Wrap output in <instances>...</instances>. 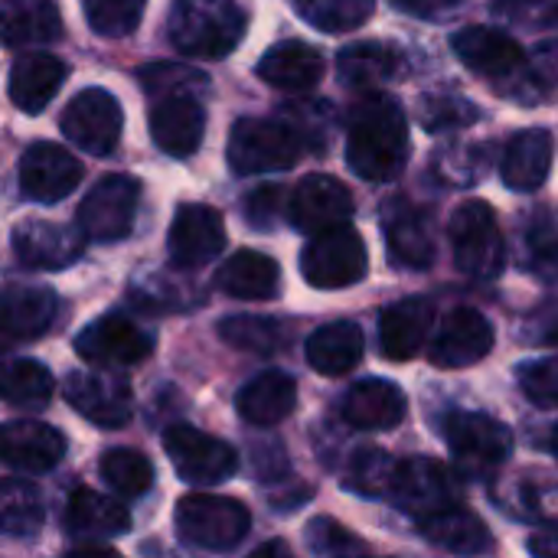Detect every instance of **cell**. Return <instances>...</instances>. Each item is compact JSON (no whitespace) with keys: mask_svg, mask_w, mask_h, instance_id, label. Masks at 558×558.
Returning <instances> with one entry per match:
<instances>
[{"mask_svg":"<svg viewBox=\"0 0 558 558\" xmlns=\"http://www.w3.org/2000/svg\"><path fill=\"white\" fill-rule=\"evenodd\" d=\"M409 160V124L402 108L379 92H369L350 114L347 163L363 180H392Z\"/></svg>","mask_w":558,"mask_h":558,"instance_id":"6da1fadb","label":"cell"},{"mask_svg":"<svg viewBox=\"0 0 558 558\" xmlns=\"http://www.w3.org/2000/svg\"><path fill=\"white\" fill-rule=\"evenodd\" d=\"M248 16L235 0H173L167 16L170 43L193 59H222L245 36Z\"/></svg>","mask_w":558,"mask_h":558,"instance_id":"7a4b0ae2","label":"cell"},{"mask_svg":"<svg viewBox=\"0 0 558 558\" xmlns=\"http://www.w3.org/2000/svg\"><path fill=\"white\" fill-rule=\"evenodd\" d=\"M451 46L464 59V65L474 69L477 75L490 78L500 95H513L520 101L543 98V92H539L543 82L530 69V62L513 36H507L500 29H487V26H464L451 39Z\"/></svg>","mask_w":558,"mask_h":558,"instance_id":"3957f363","label":"cell"},{"mask_svg":"<svg viewBox=\"0 0 558 558\" xmlns=\"http://www.w3.org/2000/svg\"><path fill=\"white\" fill-rule=\"evenodd\" d=\"M177 533L186 546L206 549V553H229L235 549L248 530L252 517L248 510L232 497L216 494H190L177 504Z\"/></svg>","mask_w":558,"mask_h":558,"instance_id":"277c9868","label":"cell"},{"mask_svg":"<svg viewBox=\"0 0 558 558\" xmlns=\"http://www.w3.org/2000/svg\"><path fill=\"white\" fill-rule=\"evenodd\" d=\"M304 154L301 141L281 118H239L229 134V167L239 177L291 170Z\"/></svg>","mask_w":558,"mask_h":558,"instance_id":"5b68a950","label":"cell"},{"mask_svg":"<svg viewBox=\"0 0 558 558\" xmlns=\"http://www.w3.org/2000/svg\"><path fill=\"white\" fill-rule=\"evenodd\" d=\"M445 441L464 477H487L510 461L513 435L504 422L484 412H454L445 422Z\"/></svg>","mask_w":558,"mask_h":558,"instance_id":"8992f818","label":"cell"},{"mask_svg":"<svg viewBox=\"0 0 558 558\" xmlns=\"http://www.w3.org/2000/svg\"><path fill=\"white\" fill-rule=\"evenodd\" d=\"M451 245H454V262L468 278H497L507 262V245L504 232L497 226V213L481 203L468 199L458 206L451 216Z\"/></svg>","mask_w":558,"mask_h":558,"instance_id":"52a82bcc","label":"cell"},{"mask_svg":"<svg viewBox=\"0 0 558 558\" xmlns=\"http://www.w3.org/2000/svg\"><path fill=\"white\" fill-rule=\"evenodd\" d=\"M366 265H369L366 245H363L360 232H353L347 222L317 232L311 239V245H304V252H301L304 281L320 291H340V288L363 281Z\"/></svg>","mask_w":558,"mask_h":558,"instance_id":"ba28073f","label":"cell"},{"mask_svg":"<svg viewBox=\"0 0 558 558\" xmlns=\"http://www.w3.org/2000/svg\"><path fill=\"white\" fill-rule=\"evenodd\" d=\"M386 500H392L402 513L425 520L432 513H441L461 500L458 477L432 458H405L396 461Z\"/></svg>","mask_w":558,"mask_h":558,"instance_id":"9c48e42d","label":"cell"},{"mask_svg":"<svg viewBox=\"0 0 558 558\" xmlns=\"http://www.w3.org/2000/svg\"><path fill=\"white\" fill-rule=\"evenodd\" d=\"M141 203V183L124 173H111L92 186V193L82 199L75 226L85 239L95 242H118L131 235Z\"/></svg>","mask_w":558,"mask_h":558,"instance_id":"30bf717a","label":"cell"},{"mask_svg":"<svg viewBox=\"0 0 558 558\" xmlns=\"http://www.w3.org/2000/svg\"><path fill=\"white\" fill-rule=\"evenodd\" d=\"M163 451L173 464V471L199 487L222 484L235 474L239 454L232 445L193 428V425H173L163 435Z\"/></svg>","mask_w":558,"mask_h":558,"instance_id":"8fae6325","label":"cell"},{"mask_svg":"<svg viewBox=\"0 0 558 558\" xmlns=\"http://www.w3.org/2000/svg\"><path fill=\"white\" fill-rule=\"evenodd\" d=\"M59 128L85 154L105 157L121 141L124 114H121V105H118V98L111 92H105V88H85V92H78L65 105V111L59 118Z\"/></svg>","mask_w":558,"mask_h":558,"instance_id":"7c38bea8","label":"cell"},{"mask_svg":"<svg viewBox=\"0 0 558 558\" xmlns=\"http://www.w3.org/2000/svg\"><path fill=\"white\" fill-rule=\"evenodd\" d=\"M75 353L92 366H137L154 353V337L124 314H105L75 337Z\"/></svg>","mask_w":558,"mask_h":558,"instance_id":"4fadbf2b","label":"cell"},{"mask_svg":"<svg viewBox=\"0 0 558 558\" xmlns=\"http://www.w3.org/2000/svg\"><path fill=\"white\" fill-rule=\"evenodd\" d=\"M59 320V294L43 284L0 288V353L46 337Z\"/></svg>","mask_w":558,"mask_h":558,"instance_id":"5bb4252c","label":"cell"},{"mask_svg":"<svg viewBox=\"0 0 558 558\" xmlns=\"http://www.w3.org/2000/svg\"><path fill=\"white\" fill-rule=\"evenodd\" d=\"M78 180H82L78 160L52 141H36L20 157V190L33 203L43 206L59 203L78 186Z\"/></svg>","mask_w":558,"mask_h":558,"instance_id":"9a60e30c","label":"cell"},{"mask_svg":"<svg viewBox=\"0 0 558 558\" xmlns=\"http://www.w3.org/2000/svg\"><path fill=\"white\" fill-rule=\"evenodd\" d=\"M226 245V222L219 209L203 203H186L177 209L167 235V252L177 268H199L213 262Z\"/></svg>","mask_w":558,"mask_h":558,"instance_id":"2e32d148","label":"cell"},{"mask_svg":"<svg viewBox=\"0 0 558 558\" xmlns=\"http://www.w3.org/2000/svg\"><path fill=\"white\" fill-rule=\"evenodd\" d=\"M288 216L294 229L317 235L324 229L343 226L353 216V193L337 177L311 173L294 186L288 199Z\"/></svg>","mask_w":558,"mask_h":558,"instance_id":"e0dca14e","label":"cell"},{"mask_svg":"<svg viewBox=\"0 0 558 558\" xmlns=\"http://www.w3.org/2000/svg\"><path fill=\"white\" fill-rule=\"evenodd\" d=\"M69 405L101 428H121L131 422L134 412V392L121 376L111 373H75L65 383Z\"/></svg>","mask_w":558,"mask_h":558,"instance_id":"ac0fdd59","label":"cell"},{"mask_svg":"<svg viewBox=\"0 0 558 558\" xmlns=\"http://www.w3.org/2000/svg\"><path fill=\"white\" fill-rule=\"evenodd\" d=\"M386 226V248L392 265L425 271L435 262V226L425 209L409 199H392L383 209Z\"/></svg>","mask_w":558,"mask_h":558,"instance_id":"d6986e66","label":"cell"},{"mask_svg":"<svg viewBox=\"0 0 558 558\" xmlns=\"http://www.w3.org/2000/svg\"><path fill=\"white\" fill-rule=\"evenodd\" d=\"M494 347V324L471 307H458L445 317L432 340V363L441 369H464L481 363Z\"/></svg>","mask_w":558,"mask_h":558,"instance_id":"ffe728a7","label":"cell"},{"mask_svg":"<svg viewBox=\"0 0 558 558\" xmlns=\"http://www.w3.org/2000/svg\"><path fill=\"white\" fill-rule=\"evenodd\" d=\"M13 255L26 268L39 271H56L72 265L85 252V235L78 226H59V222H43V219H26L13 229Z\"/></svg>","mask_w":558,"mask_h":558,"instance_id":"44dd1931","label":"cell"},{"mask_svg":"<svg viewBox=\"0 0 558 558\" xmlns=\"http://www.w3.org/2000/svg\"><path fill=\"white\" fill-rule=\"evenodd\" d=\"M206 134V111L196 95L160 98L150 111V137L170 157H190L199 150Z\"/></svg>","mask_w":558,"mask_h":558,"instance_id":"7402d4cb","label":"cell"},{"mask_svg":"<svg viewBox=\"0 0 558 558\" xmlns=\"http://www.w3.org/2000/svg\"><path fill=\"white\" fill-rule=\"evenodd\" d=\"M65 454V438L52 425L43 422H7L0 425V461L26 471L43 474L52 471Z\"/></svg>","mask_w":558,"mask_h":558,"instance_id":"603a6c76","label":"cell"},{"mask_svg":"<svg viewBox=\"0 0 558 558\" xmlns=\"http://www.w3.org/2000/svg\"><path fill=\"white\" fill-rule=\"evenodd\" d=\"M435 320V304L428 298H405L383 311L379 317V347L389 360L405 363L418 356Z\"/></svg>","mask_w":558,"mask_h":558,"instance_id":"cb8c5ba5","label":"cell"},{"mask_svg":"<svg viewBox=\"0 0 558 558\" xmlns=\"http://www.w3.org/2000/svg\"><path fill=\"white\" fill-rule=\"evenodd\" d=\"M65 75H69V65L59 56L26 52L10 69V101L26 114H39L62 88Z\"/></svg>","mask_w":558,"mask_h":558,"instance_id":"d4e9b609","label":"cell"},{"mask_svg":"<svg viewBox=\"0 0 558 558\" xmlns=\"http://www.w3.org/2000/svg\"><path fill=\"white\" fill-rule=\"evenodd\" d=\"M294 402H298V383L281 369L258 373L235 396L239 415L258 428H271V425L284 422L294 412Z\"/></svg>","mask_w":558,"mask_h":558,"instance_id":"484cf974","label":"cell"},{"mask_svg":"<svg viewBox=\"0 0 558 558\" xmlns=\"http://www.w3.org/2000/svg\"><path fill=\"white\" fill-rule=\"evenodd\" d=\"M343 418L360 432H392L405 418V396L386 379H363L347 392Z\"/></svg>","mask_w":558,"mask_h":558,"instance_id":"4316f807","label":"cell"},{"mask_svg":"<svg viewBox=\"0 0 558 558\" xmlns=\"http://www.w3.org/2000/svg\"><path fill=\"white\" fill-rule=\"evenodd\" d=\"M62 36V16L52 0H0V46L23 49Z\"/></svg>","mask_w":558,"mask_h":558,"instance_id":"83f0119b","label":"cell"},{"mask_svg":"<svg viewBox=\"0 0 558 558\" xmlns=\"http://www.w3.org/2000/svg\"><path fill=\"white\" fill-rule=\"evenodd\" d=\"M549 167H553V134L543 128H533V131H520L510 137L500 173L510 190L533 193L546 183Z\"/></svg>","mask_w":558,"mask_h":558,"instance_id":"f1b7e54d","label":"cell"},{"mask_svg":"<svg viewBox=\"0 0 558 558\" xmlns=\"http://www.w3.org/2000/svg\"><path fill=\"white\" fill-rule=\"evenodd\" d=\"M258 75L268 85L284 88V92H307L324 75V56L301 39H284V43H275L262 56Z\"/></svg>","mask_w":558,"mask_h":558,"instance_id":"f546056e","label":"cell"},{"mask_svg":"<svg viewBox=\"0 0 558 558\" xmlns=\"http://www.w3.org/2000/svg\"><path fill=\"white\" fill-rule=\"evenodd\" d=\"M216 288L239 301H271L281 291V268L275 258L245 248L216 271Z\"/></svg>","mask_w":558,"mask_h":558,"instance_id":"4dcf8cb0","label":"cell"},{"mask_svg":"<svg viewBox=\"0 0 558 558\" xmlns=\"http://www.w3.org/2000/svg\"><path fill=\"white\" fill-rule=\"evenodd\" d=\"M62 523H65V533H72L78 539H101L105 543L111 536L128 533L131 513L121 504H114V500L88 490V487H82V490H75L69 497Z\"/></svg>","mask_w":558,"mask_h":558,"instance_id":"1f68e13d","label":"cell"},{"mask_svg":"<svg viewBox=\"0 0 558 558\" xmlns=\"http://www.w3.org/2000/svg\"><path fill=\"white\" fill-rule=\"evenodd\" d=\"M422 523V533L428 543H435L438 549L445 553H454V556H481L487 549H494V536L490 530L484 526L481 517H474L471 510H461L458 504L441 510V513H432Z\"/></svg>","mask_w":558,"mask_h":558,"instance_id":"d6a6232c","label":"cell"},{"mask_svg":"<svg viewBox=\"0 0 558 558\" xmlns=\"http://www.w3.org/2000/svg\"><path fill=\"white\" fill-rule=\"evenodd\" d=\"M363 360V330L350 320L324 324L307 340V363L320 376H347Z\"/></svg>","mask_w":558,"mask_h":558,"instance_id":"836d02e7","label":"cell"},{"mask_svg":"<svg viewBox=\"0 0 558 558\" xmlns=\"http://www.w3.org/2000/svg\"><path fill=\"white\" fill-rule=\"evenodd\" d=\"M399 52L386 43H353L337 56V72L350 88L373 92L399 72Z\"/></svg>","mask_w":558,"mask_h":558,"instance_id":"e575fe53","label":"cell"},{"mask_svg":"<svg viewBox=\"0 0 558 558\" xmlns=\"http://www.w3.org/2000/svg\"><path fill=\"white\" fill-rule=\"evenodd\" d=\"M52 373L36 360L0 363V399L13 409H43L52 399Z\"/></svg>","mask_w":558,"mask_h":558,"instance_id":"d590c367","label":"cell"},{"mask_svg":"<svg viewBox=\"0 0 558 558\" xmlns=\"http://www.w3.org/2000/svg\"><path fill=\"white\" fill-rule=\"evenodd\" d=\"M46 507L33 484L26 481H0V536L29 539L43 530Z\"/></svg>","mask_w":558,"mask_h":558,"instance_id":"8d00e7d4","label":"cell"},{"mask_svg":"<svg viewBox=\"0 0 558 558\" xmlns=\"http://www.w3.org/2000/svg\"><path fill=\"white\" fill-rule=\"evenodd\" d=\"M219 337L232 347V350H242V353H258V356H271V353H281L291 340L288 327L275 317H252V314H242V317H226L219 324Z\"/></svg>","mask_w":558,"mask_h":558,"instance_id":"74e56055","label":"cell"},{"mask_svg":"<svg viewBox=\"0 0 558 558\" xmlns=\"http://www.w3.org/2000/svg\"><path fill=\"white\" fill-rule=\"evenodd\" d=\"M137 82L147 95H157V98L199 95L209 85V78L186 62H147L137 69Z\"/></svg>","mask_w":558,"mask_h":558,"instance_id":"f35d334b","label":"cell"},{"mask_svg":"<svg viewBox=\"0 0 558 558\" xmlns=\"http://www.w3.org/2000/svg\"><path fill=\"white\" fill-rule=\"evenodd\" d=\"M376 10V0H301V16L324 33H350L363 26Z\"/></svg>","mask_w":558,"mask_h":558,"instance_id":"ab89813d","label":"cell"},{"mask_svg":"<svg viewBox=\"0 0 558 558\" xmlns=\"http://www.w3.org/2000/svg\"><path fill=\"white\" fill-rule=\"evenodd\" d=\"M101 477L124 497H141L154 487V468L141 451L114 448L101 458Z\"/></svg>","mask_w":558,"mask_h":558,"instance_id":"60d3db41","label":"cell"},{"mask_svg":"<svg viewBox=\"0 0 558 558\" xmlns=\"http://www.w3.org/2000/svg\"><path fill=\"white\" fill-rule=\"evenodd\" d=\"M88 26L105 39L131 36L144 16L147 0H82Z\"/></svg>","mask_w":558,"mask_h":558,"instance_id":"b9f144b4","label":"cell"},{"mask_svg":"<svg viewBox=\"0 0 558 558\" xmlns=\"http://www.w3.org/2000/svg\"><path fill=\"white\" fill-rule=\"evenodd\" d=\"M281 121L294 131L304 150H324L333 128V108L327 101H298L281 111Z\"/></svg>","mask_w":558,"mask_h":558,"instance_id":"7bdbcfd3","label":"cell"},{"mask_svg":"<svg viewBox=\"0 0 558 558\" xmlns=\"http://www.w3.org/2000/svg\"><path fill=\"white\" fill-rule=\"evenodd\" d=\"M418 114L425 131H451V128H468L481 118L477 105H471L458 92H432L418 101Z\"/></svg>","mask_w":558,"mask_h":558,"instance_id":"ee69618b","label":"cell"},{"mask_svg":"<svg viewBox=\"0 0 558 558\" xmlns=\"http://www.w3.org/2000/svg\"><path fill=\"white\" fill-rule=\"evenodd\" d=\"M432 170L438 173V180H445L451 186H471L487 170V154L474 144H445L435 154Z\"/></svg>","mask_w":558,"mask_h":558,"instance_id":"f6af8a7d","label":"cell"},{"mask_svg":"<svg viewBox=\"0 0 558 558\" xmlns=\"http://www.w3.org/2000/svg\"><path fill=\"white\" fill-rule=\"evenodd\" d=\"M396 471V458H389L383 448H363L350 461V487L363 497H386L389 481Z\"/></svg>","mask_w":558,"mask_h":558,"instance_id":"bcb514c9","label":"cell"},{"mask_svg":"<svg viewBox=\"0 0 558 558\" xmlns=\"http://www.w3.org/2000/svg\"><path fill=\"white\" fill-rule=\"evenodd\" d=\"M494 16L523 29H556L558 0H494Z\"/></svg>","mask_w":558,"mask_h":558,"instance_id":"7dc6e473","label":"cell"},{"mask_svg":"<svg viewBox=\"0 0 558 558\" xmlns=\"http://www.w3.org/2000/svg\"><path fill=\"white\" fill-rule=\"evenodd\" d=\"M520 389L533 405L558 409V356L523 363L520 366Z\"/></svg>","mask_w":558,"mask_h":558,"instance_id":"c3c4849f","label":"cell"},{"mask_svg":"<svg viewBox=\"0 0 558 558\" xmlns=\"http://www.w3.org/2000/svg\"><path fill=\"white\" fill-rule=\"evenodd\" d=\"M530 265L543 281L558 284V216L533 222L530 232Z\"/></svg>","mask_w":558,"mask_h":558,"instance_id":"681fc988","label":"cell"},{"mask_svg":"<svg viewBox=\"0 0 558 558\" xmlns=\"http://www.w3.org/2000/svg\"><path fill=\"white\" fill-rule=\"evenodd\" d=\"M307 546L317 556H353V553H366V543H360L350 530H343L337 520H314L307 526Z\"/></svg>","mask_w":558,"mask_h":558,"instance_id":"f907efd6","label":"cell"},{"mask_svg":"<svg viewBox=\"0 0 558 558\" xmlns=\"http://www.w3.org/2000/svg\"><path fill=\"white\" fill-rule=\"evenodd\" d=\"M281 213H288L281 186H262L245 199V219L252 229H275Z\"/></svg>","mask_w":558,"mask_h":558,"instance_id":"816d5d0a","label":"cell"},{"mask_svg":"<svg viewBox=\"0 0 558 558\" xmlns=\"http://www.w3.org/2000/svg\"><path fill=\"white\" fill-rule=\"evenodd\" d=\"M392 3L418 20H448L464 0H392Z\"/></svg>","mask_w":558,"mask_h":558,"instance_id":"f5cc1de1","label":"cell"},{"mask_svg":"<svg viewBox=\"0 0 558 558\" xmlns=\"http://www.w3.org/2000/svg\"><path fill=\"white\" fill-rule=\"evenodd\" d=\"M533 72L539 75L543 85H556L558 82V39H549L536 49L533 56Z\"/></svg>","mask_w":558,"mask_h":558,"instance_id":"db71d44e","label":"cell"},{"mask_svg":"<svg viewBox=\"0 0 558 558\" xmlns=\"http://www.w3.org/2000/svg\"><path fill=\"white\" fill-rule=\"evenodd\" d=\"M526 507H533L530 513L539 520H558V487H536L526 494Z\"/></svg>","mask_w":558,"mask_h":558,"instance_id":"11a10c76","label":"cell"},{"mask_svg":"<svg viewBox=\"0 0 558 558\" xmlns=\"http://www.w3.org/2000/svg\"><path fill=\"white\" fill-rule=\"evenodd\" d=\"M530 549H533L536 556L558 558V533H546V536H536V539L530 543Z\"/></svg>","mask_w":558,"mask_h":558,"instance_id":"9f6ffc18","label":"cell"},{"mask_svg":"<svg viewBox=\"0 0 558 558\" xmlns=\"http://www.w3.org/2000/svg\"><path fill=\"white\" fill-rule=\"evenodd\" d=\"M271 553H278V556H288V546H281V543H271V546H262L255 556H271Z\"/></svg>","mask_w":558,"mask_h":558,"instance_id":"6f0895ef","label":"cell"},{"mask_svg":"<svg viewBox=\"0 0 558 558\" xmlns=\"http://www.w3.org/2000/svg\"><path fill=\"white\" fill-rule=\"evenodd\" d=\"M553 454H556V461H558V425H556V432H553Z\"/></svg>","mask_w":558,"mask_h":558,"instance_id":"680465c9","label":"cell"},{"mask_svg":"<svg viewBox=\"0 0 558 558\" xmlns=\"http://www.w3.org/2000/svg\"><path fill=\"white\" fill-rule=\"evenodd\" d=\"M553 343H558V330H556V333H553Z\"/></svg>","mask_w":558,"mask_h":558,"instance_id":"91938a15","label":"cell"}]
</instances>
